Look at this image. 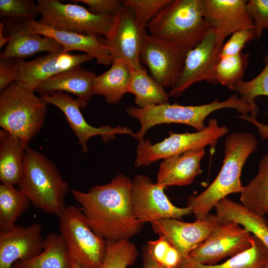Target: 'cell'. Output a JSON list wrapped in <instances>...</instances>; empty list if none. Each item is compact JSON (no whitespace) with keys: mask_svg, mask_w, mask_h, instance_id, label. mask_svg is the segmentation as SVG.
<instances>
[{"mask_svg":"<svg viewBox=\"0 0 268 268\" xmlns=\"http://www.w3.org/2000/svg\"><path fill=\"white\" fill-rule=\"evenodd\" d=\"M132 180L120 173L105 185L87 192L70 190L92 230L106 241L129 239L144 223L135 216L132 201Z\"/></svg>","mask_w":268,"mask_h":268,"instance_id":"1","label":"cell"},{"mask_svg":"<svg viewBox=\"0 0 268 268\" xmlns=\"http://www.w3.org/2000/svg\"><path fill=\"white\" fill-rule=\"evenodd\" d=\"M252 134L236 132L229 134L224 142L223 165L212 183L197 196H191L187 201L196 219L209 213L217 202L229 194L240 193L243 187L240 180L242 168L249 156L258 146Z\"/></svg>","mask_w":268,"mask_h":268,"instance_id":"2","label":"cell"},{"mask_svg":"<svg viewBox=\"0 0 268 268\" xmlns=\"http://www.w3.org/2000/svg\"><path fill=\"white\" fill-rule=\"evenodd\" d=\"M146 28L152 36L187 52L211 29L202 14L201 0H172Z\"/></svg>","mask_w":268,"mask_h":268,"instance_id":"3","label":"cell"},{"mask_svg":"<svg viewBox=\"0 0 268 268\" xmlns=\"http://www.w3.org/2000/svg\"><path fill=\"white\" fill-rule=\"evenodd\" d=\"M35 207L59 216L66 207L65 198L69 186L57 166L45 155L27 146L24 168L18 184Z\"/></svg>","mask_w":268,"mask_h":268,"instance_id":"4","label":"cell"},{"mask_svg":"<svg viewBox=\"0 0 268 268\" xmlns=\"http://www.w3.org/2000/svg\"><path fill=\"white\" fill-rule=\"evenodd\" d=\"M225 108L235 110L242 116L248 115L251 111L250 106L236 94L223 101L216 98L210 103L200 105L183 106L169 103L143 108L129 105L126 111L140 123V129L134 137L139 140L143 139L150 128L162 124H183L192 127L197 131H202L206 127L204 121L209 115Z\"/></svg>","mask_w":268,"mask_h":268,"instance_id":"5","label":"cell"},{"mask_svg":"<svg viewBox=\"0 0 268 268\" xmlns=\"http://www.w3.org/2000/svg\"><path fill=\"white\" fill-rule=\"evenodd\" d=\"M47 104L34 91L13 81L0 94V126L28 143L43 127Z\"/></svg>","mask_w":268,"mask_h":268,"instance_id":"6","label":"cell"},{"mask_svg":"<svg viewBox=\"0 0 268 268\" xmlns=\"http://www.w3.org/2000/svg\"><path fill=\"white\" fill-rule=\"evenodd\" d=\"M58 217L60 233L70 261L81 268H99L106 253L107 241L92 230L80 208L66 206Z\"/></svg>","mask_w":268,"mask_h":268,"instance_id":"7","label":"cell"},{"mask_svg":"<svg viewBox=\"0 0 268 268\" xmlns=\"http://www.w3.org/2000/svg\"><path fill=\"white\" fill-rule=\"evenodd\" d=\"M226 126H220L217 120H209L205 128L196 133L177 134L170 131L169 136L152 144L148 140H138L134 164L136 167L148 166L160 159H165L187 151L204 148L207 145L214 147L218 140L227 134Z\"/></svg>","mask_w":268,"mask_h":268,"instance_id":"8","label":"cell"},{"mask_svg":"<svg viewBox=\"0 0 268 268\" xmlns=\"http://www.w3.org/2000/svg\"><path fill=\"white\" fill-rule=\"evenodd\" d=\"M37 3L40 15L38 22L58 30L105 38L113 25L114 16L95 14L80 5L58 0H38Z\"/></svg>","mask_w":268,"mask_h":268,"instance_id":"9","label":"cell"},{"mask_svg":"<svg viewBox=\"0 0 268 268\" xmlns=\"http://www.w3.org/2000/svg\"><path fill=\"white\" fill-rule=\"evenodd\" d=\"M224 40L211 28L200 43L187 53L181 75L168 93L169 97L181 95L196 82L217 84L216 68L221 59Z\"/></svg>","mask_w":268,"mask_h":268,"instance_id":"10","label":"cell"},{"mask_svg":"<svg viewBox=\"0 0 268 268\" xmlns=\"http://www.w3.org/2000/svg\"><path fill=\"white\" fill-rule=\"evenodd\" d=\"M146 31L138 23L132 11L123 4L114 16L108 35L101 39L110 49L113 62L123 61L132 70H137L143 67L139 56Z\"/></svg>","mask_w":268,"mask_h":268,"instance_id":"11","label":"cell"},{"mask_svg":"<svg viewBox=\"0 0 268 268\" xmlns=\"http://www.w3.org/2000/svg\"><path fill=\"white\" fill-rule=\"evenodd\" d=\"M164 189L147 176L136 175L132 180V201L134 214L145 223L165 218L181 219L192 213L190 207L173 205L164 193Z\"/></svg>","mask_w":268,"mask_h":268,"instance_id":"12","label":"cell"},{"mask_svg":"<svg viewBox=\"0 0 268 268\" xmlns=\"http://www.w3.org/2000/svg\"><path fill=\"white\" fill-rule=\"evenodd\" d=\"M187 52L146 31L139 60L147 66L150 76L157 83L164 88H172L180 78Z\"/></svg>","mask_w":268,"mask_h":268,"instance_id":"13","label":"cell"},{"mask_svg":"<svg viewBox=\"0 0 268 268\" xmlns=\"http://www.w3.org/2000/svg\"><path fill=\"white\" fill-rule=\"evenodd\" d=\"M233 221L220 222L208 237L189 257L200 264L213 265L250 248L252 234Z\"/></svg>","mask_w":268,"mask_h":268,"instance_id":"14","label":"cell"},{"mask_svg":"<svg viewBox=\"0 0 268 268\" xmlns=\"http://www.w3.org/2000/svg\"><path fill=\"white\" fill-rule=\"evenodd\" d=\"M219 223L216 215L208 213L193 222L165 218L151 223L155 233L164 236L178 251L181 260L201 244Z\"/></svg>","mask_w":268,"mask_h":268,"instance_id":"15","label":"cell"},{"mask_svg":"<svg viewBox=\"0 0 268 268\" xmlns=\"http://www.w3.org/2000/svg\"><path fill=\"white\" fill-rule=\"evenodd\" d=\"M40 97L47 103L55 106L63 112L84 153L88 151V139L95 135L101 136L104 142L114 139L118 134H128L134 136L135 133L129 127H112L110 125H103L95 127L91 126L81 113V106L78 100L73 98L67 93L56 92L40 95Z\"/></svg>","mask_w":268,"mask_h":268,"instance_id":"16","label":"cell"},{"mask_svg":"<svg viewBox=\"0 0 268 268\" xmlns=\"http://www.w3.org/2000/svg\"><path fill=\"white\" fill-rule=\"evenodd\" d=\"M92 59L85 53L62 52L49 53L30 61L17 59V73L14 81L34 91L38 85L50 77Z\"/></svg>","mask_w":268,"mask_h":268,"instance_id":"17","label":"cell"},{"mask_svg":"<svg viewBox=\"0 0 268 268\" xmlns=\"http://www.w3.org/2000/svg\"><path fill=\"white\" fill-rule=\"evenodd\" d=\"M12 22L22 32L36 33L54 39L63 47V52L81 51L95 58L98 64L108 66L113 63L110 49L101 38L96 35H81L58 30L43 25L36 20L19 22L12 20Z\"/></svg>","mask_w":268,"mask_h":268,"instance_id":"18","label":"cell"},{"mask_svg":"<svg viewBox=\"0 0 268 268\" xmlns=\"http://www.w3.org/2000/svg\"><path fill=\"white\" fill-rule=\"evenodd\" d=\"M42 225L37 223L28 226L15 225L0 232V268H12L13 264L30 259L43 250Z\"/></svg>","mask_w":268,"mask_h":268,"instance_id":"19","label":"cell"},{"mask_svg":"<svg viewBox=\"0 0 268 268\" xmlns=\"http://www.w3.org/2000/svg\"><path fill=\"white\" fill-rule=\"evenodd\" d=\"M247 0H201L202 14L210 27L225 39L240 29L255 28Z\"/></svg>","mask_w":268,"mask_h":268,"instance_id":"20","label":"cell"},{"mask_svg":"<svg viewBox=\"0 0 268 268\" xmlns=\"http://www.w3.org/2000/svg\"><path fill=\"white\" fill-rule=\"evenodd\" d=\"M96 76L95 72L78 65L46 79L34 91L40 95L56 92L73 94L76 96L81 109H84L93 95V84Z\"/></svg>","mask_w":268,"mask_h":268,"instance_id":"21","label":"cell"},{"mask_svg":"<svg viewBox=\"0 0 268 268\" xmlns=\"http://www.w3.org/2000/svg\"><path fill=\"white\" fill-rule=\"evenodd\" d=\"M204 148L191 150L164 159L160 163L156 183L165 189L191 184L201 172L200 163Z\"/></svg>","mask_w":268,"mask_h":268,"instance_id":"22","label":"cell"},{"mask_svg":"<svg viewBox=\"0 0 268 268\" xmlns=\"http://www.w3.org/2000/svg\"><path fill=\"white\" fill-rule=\"evenodd\" d=\"M10 29V36L0 58L23 59L40 52L57 53L63 47L54 39L36 33L20 31L9 19H5Z\"/></svg>","mask_w":268,"mask_h":268,"instance_id":"23","label":"cell"},{"mask_svg":"<svg viewBox=\"0 0 268 268\" xmlns=\"http://www.w3.org/2000/svg\"><path fill=\"white\" fill-rule=\"evenodd\" d=\"M28 143L6 131L0 130V180L14 185L24 172L25 152Z\"/></svg>","mask_w":268,"mask_h":268,"instance_id":"24","label":"cell"},{"mask_svg":"<svg viewBox=\"0 0 268 268\" xmlns=\"http://www.w3.org/2000/svg\"><path fill=\"white\" fill-rule=\"evenodd\" d=\"M220 222L233 221L259 239L268 248V222L264 216L258 215L242 204L226 197L214 207Z\"/></svg>","mask_w":268,"mask_h":268,"instance_id":"25","label":"cell"},{"mask_svg":"<svg viewBox=\"0 0 268 268\" xmlns=\"http://www.w3.org/2000/svg\"><path fill=\"white\" fill-rule=\"evenodd\" d=\"M12 268H71L67 245L60 233L51 232L43 239V250L27 260L15 262Z\"/></svg>","mask_w":268,"mask_h":268,"instance_id":"26","label":"cell"},{"mask_svg":"<svg viewBox=\"0 0 268 268\" xmlns=\"http://www.w3.org/2000/svg\"><path fill=\"white\" fill-rule=\"evenodd\" d=\"M131 71L126 63L113 61L108 70L94 78L93 95L103 96L108 103L117 104L128 93Z\"/></svg>","mask_w":268,"mask_h":268,"instance_id":"27","label":"cell"},{"mask_svg":"<svg viewBox=\"0 0 268 268\" xmlns=\"http://www.w3.org/2000/svg\"><path fill=\"white\" fill-rule=\"evenodd\" d=\"M268 264V248L259 239L252 235L250 248L222 264L204 265L187 257L181 260L177 268H264Z\"/></svg>","mask_w":268,"mask_h":268,"instance_id":"28","label":"cell"},{"mask_svg":"<svg viewBox=\"0 0 268 268\" xmlns=\"http://www.w3.org/2000/svg\"><path fill=\"white\" fill-rule=\"evenodd\" d=\"M240 200L258 215L264 216L268 213V153L260 160L256 176L243 187Z\"/></svg>","mask_w":268,"mask_h":268,"instance_id":"29","label":"cell"},{"mask_svg":"<svg viewBox=\"0 0 268 268\" xmlns=\"http://www.w3.org/2000/svg\"><path fill=\"white\" fill-rule=\"evenodd\" d=\"M128 92L134 95L135 103L139 108L169 103L168 93L147 73L144 67L132 70Z\"/></svg>","mask_w":268,"mask_h":268,"instance_id":"30","label":"cell"},{"mask_svg":"<svg viewBox=\"0 0 268 268\" xmlns=\"http://www.w3.org/2000/svg\"><path fill=\"white\" fill-rule=\"evenodd\" d=\"M27 196L14 185H0V232L7 231L15 225L16 219L29 206Z\"/></svg>","mask_w":268,"mask_h":268,"instance_id":"31","label":"cell"},{"mask_svg":"<svg viewBox=\"0 0 268 268\" xmlns=\"http://www.w3.org/2000/svg\"><path fill=\"white\" fill-rule=\"evenodd\" d=\"M250 54L242 51L220 59L217 65L215 77L217 83L230 90L243 81L249 63Z\"/></svg>","mask_w":268,"mask_h":268,"instance_id":"32","label":"cell"},{"mask_svg":"<svg viewBox=\"0 0 268 268\" xmlns=\"http://www.w3.org/2000/svg\"><path fill=\"white\" fill-rule=\"evenodd\" d=\"M264 62L265 67L257 76L250 80L242 81L232 90L250 106V116L256 119L259 108L255 102V98L260 95L268 96V53L265 57Z\"/></svg>","mask_w":268,"mask_h":268,"instance_id":"33","label":"cell"},{"mask_svg":"<svg viewBox=\"0 0 268 268\" xmlns=\"http://www.w3.org/2000/svg\"><path fill=\"white\" fill-rule=\"evenodd\" d=\"M138 254L129 239L107 241L106 253L99 268H126L134 264Z\"/></svg>","mask_w":268,"mask_h":268,"instance_id":"34","label":"cell"},{"mask_svg":"<svg viewBox=\"0 0 268 268\" xmlns=\"http://www.w3.org/2000/svg\"><path fill=\"white\" fill-rule=\"evenodd\" d=\"M40 15L37 3L32 0H0L1 18L19 22L35 20Z\"/></svg>","mask_w":268,"mask_h":268,"instance_id":"35","label":"cell"},{"mask_svg":"<svg viewBox=\"0 0 268 268\" xmlns=\"http://www.w3.org/2000/svg\"><path fill=\"white\" fill-rule=\"evenodd\" d=\"M149 241L146 248L152 259L164 268H177L181 261L178 251L163 236Z\"/></svg>","mask_w":268,"mask_h":268,"instance_id":"36","label":"cell"},{"mask_svg":"<svg viewBox=\"0 0 268 268\" xmlns=\"http://www.w3.org/2000/svg\"><path fill=\"white\" fill-rule=\"evenodd\" d=\"M172 0H124L122 3L133 12L138 23L146 29L148 24Z\"/></svg>","mask_w":268,"mask_h":268,"instance_id":"37","label":"cell"},{"mask_svg":"<svg viewBox=\"0 0 268 268\" xmlns=\"http://www.w3.org/2000/svg\"><path fill=\"white\" fill-rule=\"evenodd\" d=\"M255 39H257V36L254 27L244 28L234 32L223 44L221 58L240 53L247 43Z\"/></svg>","mask_w":268,"mask_h":268,"instance_id":"38","label":"cell"},{"mask_svg":"<svg viewBox=\"0 0 268 268\" xmlns=\"http://www.w3.org/2000/svg\"><path fill=\"white\" fill-rule=\"evenodd\" d=\"M246 7L256 30L257 38L268 30V0H249Z\"/></svg>","mask_w":268,"mask_h":268,"instance_id":"39","label":"cell"},{"mask_svg":"<svg viewBox=\"0 0 268 268\" xmlns=\"http://www.w3.org/2000/svg\"><path fill=\"white\" fill-rule=\"evenodd\" d=\"M73 3L82 2L88 6L89 10L95 14L114 16L123 6L118 0H71Z\"/></svg>","mask_w":268,"mask_h":268,"instance_id":"40","label":"cell"},{"mask_svg":"<svg viewBox=\"0 0 268 268\" xmlns=\"http://www.w3.org/2000/svg\"><path fill=\"white\" fill-rule=\"evenodd\" d=\"M17 73V59L0 58V90L15 81Z\"/></svg>","mask_w":268,"mask_h":268,"instance_id":"41","label":"cell"},{"mask_svg":"<svg viewBox=\"0 0 268 268\" xmlns=\"http://www.w3.org/2000/svg\"><path fill=\"white\" fill-rule=\"evenodd\" d=\"M238 118L249 122L254 125L257 128L261 138L262 139L268 138V125L265 124L258 121L256 118L250 116H239Z\"/></svg>","mask_w":268,"mask_h":268,"instance_id":"42","label":"cell"},{"mask_svg":"<svg viewBox=\"0 0 268 268\" xmlns=\"http://www.w3.org/2000/svg\"><path fill=\"white\" fill-rule=\"evenodd\" d=\"M143 268H164L152 259L146 247L143 250Z\"/></svg>","mask_w":268,"mask_h":268,"instance_id":"43","label":"cell"},{"mask_svg":"<svg viewBox=\"0 0 268 268\" xmlns=\"http://www.w3.org/2000/svg\"><path fill=\"white\" fill-rule=\"evenodd\" d=\"M3 23L2 22L0 23V48L1 49L7 42L8 41V38H5L3 37Z\"/></svg>","mask_w":268,"mask_h":268,"instance_id":"44","label":"cell"},{"mask_svg":"<svg viewBox=\"0 0 268 268\" xmlns=\"http://www.w3.org/2000/svg\"><path fill=\"white\" fill-rule=\"evenodd\" d=\"M71 268H81L77 264L70 261Z\"/></svg>","mask_w":268,"mask_h":268,"instance_id":"45","label":"cell"},{"mask_svg":"<svg viewBox=\"0 0 268 268\" xmlns=\"http://www.w3.org/2000/svg\"><path fill=\"white\" fill-rule=\"evenodd\" d=\"M264 268H268V264Z\"/></svg>","mask_w":268,"mask_h":268,"instance_id":"46","label":"cell"}]
</instances>
